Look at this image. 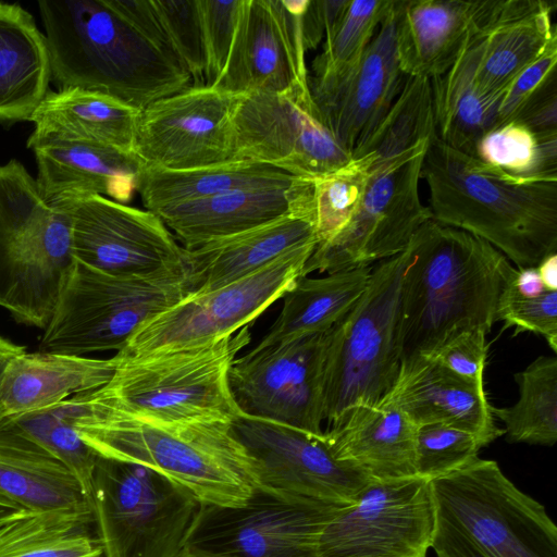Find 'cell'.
I'll use <instances>...</instances> for the list:
<instances>
[{"mask_svg":"<svg viewBox=\"0 0 557 557\" xmlns=\"http://www.w3.org/2000/svg\"><path fill=\"white\" fill-rule=\"evenodd\" d=\"M293 184L289 187L234 190L170 206L153 213L174 233L182 247L190 250L288 214Z\"/></svg>","mask_w":557,"mask_h":557,"instance_id":"f546056e","label":"cell"},{"mask_svg":"<svg viewBox=\"0 0 557 557\" xmlns=\"http://www.w3.org/2000/svg\"><path fill=\"white\" fill-rule=\"evenodd\" d=\"M392 0H349L341 21L324 36L322 52L309 79L314 102L324 116L356 74L366 49Z\"/></svg>","mask_w":557,"mask_h":557,"instance_id":"d590c367","label":"cell"},{"mask_svg":"<svg viewBox=\"0 0 557 557\" xmlns=\"http://www.w3.org/2000/svg\"><path fill=\"white\" fill-rule=\"evenodd\" d=\"M341 508L256 488L242 506L203 505L188 544L224 557H320L322 532Z\"/></svg>","mask_w":557,"mask_h":557,"instance_id":"e0dca14e","label":"cell"},{"mask_svg":"<svg viewBox=\"0 0 557 557\" xmlns=\"http://www.w3.org/2000/svg\"><path fill=\"white\" fill-rule=\"evenodd\" d=\"M436 557H557V528L545 507L494 460L476 458L430 481Z\"/></svg>","mask_w":557,"mask_h":557,"instance_id":"5b68a950","label":"cell"},{"mask_svg":"<svg viewBox=\"0 0 557 557\" xmlns=\"http://www.w3.org/2000/svg\"><path fill=\"white\" fill-rule=\"evenodd\" d=\"M239 95L190 86L141 110L134 153L147 166L187 170L232 161Z\"/></svg>","mask_w":557,"mask_h":557,"instance_id":"ac0fdd59","label":"cell"},{"mask_svg":"<svg viewBox=\"0 0 557 557\" xmlns=\"http://www.w3.org/2000/svg\"><path fill=\"white\" fill-rule=\"evenodd\" d=\"M141 110L79 88L47 92L28 120L34 135L77 139L134 152Z\"/></svg>","mask_w":557,"mask_h":557,"instance_id":"4dcf8cb0","label":"cell"},{"mask_svg":"<svg viewBox=\"0 0 557 557\" xmlns=\"http://www.w3.org/2000/svg\"><path fill=\"white\" fill-rule=\"evenodd\" d=\"M27 510L20 505L11 502L4 496L0 495V523L11 520L17 516L25 513Z\"/></svg>","mask_w":557,"mask_h":557,"instance_id":"11a10c76","label":"cell"},{"mask_svg":"<svg viewBox=\"0 0 557 557\" xmlns=\"http://www.w3.org/2000/svg\"><path fill=\"white\" fill-rule=\"evenodd\" d=\"M51 78L138 110L191 85V77L107 0L39 1Z\"/></svg>","mask_w":557,"mask_h":557,"instance_id":"7a4b0ae2","label":"cell"},{"mask_svg":"<svg viewBox=\"0 0 557 557\" xmlns=\"http://www.w3.org/2000/svg\"><path fill=\"white\" fill-rule=\"evenodd\" d=\"M176 557H224L193 545H187Z\"/></svg>","mask_w":557,"mask_h":557,"instance_id":"9f6ffc18","label":"cell"},{"mask_svg":"<svg viewBox=\"0 0 557 557\" xmlns=\"http://www.w3.org/2000/svg\"><path fill=\"white\" fill-rule=\"evenodd\" d=\"M61 203L71 215L76 261L119 276L187 271L185 249L156 213L98 195Z\"/></svg>","mask_w":557,"mask_h":557,"instance_id":"2e32d148","label":"cell"},{"mask_svg":"<svg viewBox=\"0 0 557 557\" xmlns=\"http://www.w3.org/2000/svg\"><path fill=\"white\" fill-rule=\"evenodd\" d=\"M519 399L510 407L494 408L505 423L510 443L553 446L557 441V358L540 356L515 374Z\"/></svg>","mask_w":557,"mask_h":557,"instance_id":"f35d334b","label":"cell"},{"mask_svg":"<svg viewBox=\"0 0 557 557\" xmlns=\"http://www.w3.org/2000/svg\"><path fill=\"white\" fill-rule=\"evenodd\" d=\"M379 403L398 408L417 428L447 424L478 435L486 445L505 434L495 423L483 385L455 375L430 357L401 362L394 385Z\"/></svg>","mask_w":557,"mask_h":557,"instance_id":"603a6c76","label":"cell"},{"mask_svg":"<svg viewBox=\"0 0 557 557\" xmlns=\"http://www.w3.org/2000/svg\"><path fill=\"white\" fill-rule=\"evenodd\" d=\"M232 161L267 164L295 177L331 173L351 160L313 100L309 83L282 92L239 95Z\"/></svg>","mask_w":557,"mask_h":557,"instance_id":"7c38bea8","label":"cell"},{"mask_svg":"<svg viewBox=\"0 0 557 557\" xmlns=\"http://www.w3.org/2000/svg\"><path fill=\"white\" fill-rule=\"evenodd\" d=\"M27 146L38 164L37 184L50 206L94 195L125 205L137 191L145 166L134 152L90 141L32 134Z\"/></svg>","mask_w":557,"mask_h":557,"instance_id":"ffe728a7","label":"cell"},{"mask_svg":"<svg viewBox=\"0 0 557 557\" xmlns=\"http://www.w3.org/2000/svg\"><path fill=\"white\" fill-rule=\"evenodd\" d=\"M487 446L478 435L456 426L431 423L417 428V476L426 481L447 475L479 458Z\"/></svg>","mask_w":557,"mask_h":557,"instance_id":"7bdbcfd3","label":"cell"},{"mask_svg":"<svg viewBox=\"0 0 557 557\" xmlns=\"http://www.w3.org/2000/svg\"><path fill=\"white\" fill-rule=\"evenodd\" d=\"M536 269L547 290H557V252L546 256Z\"/></svg>","mask_w":557,"mask_h":557,"instance_id":"f5cc1de1","label":"cell"},{"mask_svg":"<svg viewBox=\"0 0 557 557\" xmlns=\"http://www.w3.org/2000/svg\"><path fill=\"white\" fill-rule=\"evenodd\" d=\"M102 557V556H101Z\"/></svg>","mask_w":557,"mask_h":557,"instance_id":"6f0895ef","label":"cell"},{"mask_svg":"<svg viewBox=\"0 0 557 557\" xmlns=\"http://www.w3.org/2000/svg\"><path fill=\"white\" fill-rule=\"evenodd\" d=\"M51 78L46 37L18 4L0 2V121L29 119Z\"/></svg>","mask_w":557,"mask_h":557,"instance_id":"1f68e13d","label":"cell"},{"mask_svg":"<svg viewBox=\"0 0 557 557\" xmlns=\"http://www.w3.org/2000/svg\"><path fill=\"white\" fill-rule=\"evenodd\" d=\"M89 506L102 557H176L203 504L146 467L98 456Z\"/></svg>","mask_w":557,"mask_h":557,"instance_id":"ba28073f","label":"cell"},{"mask_svg":"<svg viewBox=\"0 0 557 557\" xmlns=\"http://www.w3.org/2000/svg\"><path fill=\"white\" fill-rule=\"evenodd\" d=\"M51 207L53 215L38 242L0 255V307L39 329L48 325L75 262L69 209Z\"/></svg>","mask_w":557,"mask_h":557,"instance_id":"44dd1931","label":"cell"},{"mask_svg":"<svg viewBox=\"0 0 557 557\" xmlns=\"http://www.w3.org/2000/svg\"><path fill=\"white\" fill-rule=\"evenodd\" d=\"M433 524L429 481H370L325 525L320 557H426Z\"/></svg>","mask_w":557,"mask_h":557,"instance_id":"5bb4252c","label":"cell"},{"mask_svg":"<svg viewBox=\"0 0 557 557\" xmlns=\"http://www.w3.org/2000/svg\"><path fill=\"white\" fill-rule=\"evenodd\" d=\"M244 0H198L206 54L203 86L222 77L235 41Z\"/></svg>","mask_w":557,"mask_h":557,"instance_id":"bcb514c9","label":"cell"},{"mask_svg":"<svg viewBox=\"0 0 557 557\" xmlns=\"http://www.w3.org/2000/svg\"><path fill=\"white\" fill-rule=\"evenodd\" d=\"M408 249L372 267L351 309L327 332L324 362V420L377 404L401 366L400 287Z\"/></svg>","mask_w":557,"mask_h":557,"instance_id":"52a82bcc","label":"cell"},{"mask_svg":"<svg viewBox=\"0 0 557 557\" xmlns=\"http://www.w3.org/2000/svg\"><path fill=\"white\" fill-rule=\"evenodd\" d=\"M251 341L250 325L195 347L116 359L112 379L90 392L114 411L163 422L221 420L243 416L230 388V371Z\"/></svg>","mask_w":557,"mask_h":557,"instance_id":"8992f818","label":"cell"},{"mask_svg":"<svg viewBox=\"0 0 557 557\" xmlns=\"http://www.w3.org/2000/svg\"><path fill=\"white\" fill-rule=\"evenodd\" d=\"M24 351H26L24 346L17 345L0 335V383L10 361Z\"/></svg>","mask_w":557,"mask_h":557,"instance_id":"db71d44e","label":"cell"},{"mask_svg":"<svg viewBox=\"0 0 557 557\" xmlns=\"http://www.w3.org/2000/svg\"><path fill=\"white\" fill-rule=\"evenodd\" d=\"M436 135L431 79L406 76L387 113L354 152L372 163L400 154Z\"/></svg>","mask_w":557,"mask_h":557,"instance_id":"ab89813d","label":"cell"},{"mask_svg":"<svg viewBox=\"0 0 557 557\" xmlns=\"http://www.w3.org/2000/svg\"><path fill=\"white\" fill-rule=\"evenodd\" d=\"M470 156L507 182H557V132H535L507 121L483 134Z\"/></svg>","mask_w":557,"mask_h":557,"instance_id":"8d00e7d4","label":"cell"},{"mask_svg":"<svg viewBox=\"0 0 557 557\" xmlns=\"http://www.w3.org/2000/svg\"><path fill=\"white\" fill-rule=\"evenodd\" d=\"M430 141L370 164L368 184L354 216L333 239L315 247L302 275L370 267L408 247L416 232L432 219L419 194Z\"/></svg>","mask_w":557,"mask_h":557,"instance_id":"30bf717a","label":"cell"},{"mask_svg":"<svg viewBox=\"0 0 557 557\" xmlns=\"http://www.w3.org/2000/svg\"><path fill=\"white\" fill-rule=\"evenodd\" d=\"M308 245H318L314 226L307 214L292 210L260 226L185 249L186 269L194 293H207Z\"/></svg>","mask_w":557,"mask_h":557,"instance_id":"4316f807","label":"cell"},{"mask_svg":"<svg viewBox=\"0 0 557 557\" xmlns=\"http://www.w3.org/2000/svg\"><path fill=\"white\" fill-rule=\"evenodd\" d=\"M397 10L398 0H392L356 74L324 115L337 140L351 157L387 113L406 79L397 55Z\"/></svg>","mask_w":557,"mask_h":557,"instance_id":"484cf974","label":"cell"},{"mask_svg":"<svg viewBox=\"0 0 557 557\" xmlns=\"http://www.w3.org/2000/svg\"><path fill=\"white\" fill-rule=\"evenodd\" d=\"M315 247L290 250L240 280L190 294L140 325L115 356L129 358L205 345L251 325L302 275Z\"/></svg>","mask_w":557,"mask_h":557,"instance_id":"8fae6325","label":"cell"},{"mask_svg":"<svg viewBox=\"0 0 557 557\" xmlns=\"http://www.w3.org/2000/svg\"><path fill=\"white\" fill-rule=\"evenodd\" d=\"M513 120L535 132H557V81L533 97Z\"/></svg>","mask_w":557,"mask_h":557,"instance_id":"f907efd6","label":"cell"},{"mask_svg":"<svg viewBox=\"0 0 557 557\" xmlns=\"http://www.w3.org/2000/svg\"><path fill=\"white\" fill-rule=\"evenodd\" d=\"M556 65L557 36L506 87L500 101L496 125L513 120L533 97L552 82L557 81Z\"/></svg>","mask_w":557,"mask_h":557,"instance_id":"c3c4849f","label":"cell"},{"mask_svg":"<svg viewBox=\"0 0 557 557\" xmlns=\"http://www.w3.org/2000/svg\"><path fill=\"white\" fill-rule=\"evenodd\" d=\"M232 430L255 462L258 488L281 498L346 507L371 481L338 461L323 436L246 416Z\"/></svg>","mask_w":557,"mask_h":557,"instance_id":"9a60e30c","label":"cell"},{"mask_svg":"<svg viewBox=\"0 0 557 557\" xmlns=\"http://www.w3.org/2000/svg\"><path fill=\"white\" fill-rule=\"evenodd\" d=\"M431 84L437 138L470 156L478 139L497 124L504 92L488 95L478 87L468 45L448 71Z\"/></svg>","mask_w":557,"mask_h":557,"instance_id":"e575fe53","label":"cell"},{"mask_svg":"<svg viewBox=\"0 0 557 557\" xmlns=\"http://www.w3.org/2000/svg\"><path fill=\"white\" fill-rule=\"evenodd\" d=\"M490 0H398L396 47L405 76L443 75L467 47Z\"/></svg>","mask_w":557,"mask_h":557,"instance_id":"d4e9b609","label":"cell"},{"mask_svg":"<svg viewBox=\"0 0 557 557\" xmlns=\"http://www.w3.org/2000/svg\"><path fill=\"white\" fill-rule=\"evenodd\" d=\"M421 178L434 221L487 242L518 269L557 252V182H507L436 135Z\"/></svg>","mask_w":557,"mask_h":557,"instance_id":"277c9868","label":"cell"},{"mask_svg":"<svg viewBox=\"0 0 557 557\" xmlns=\"http://www.w3.org/2000/svg\"><path fill=\"white\" fill-rule=\"evenodd\" d=\"M90 400L91 413L75 426L98 456L146 467L209 506H242L259 487L255 462L231 422L147 420Z\"/></svg>","mask_w":557,"mask_h":557,"instance_id":"3957f363","label":"cell"},{"mask_svg":"<svg viewBox=\"0 0 557 557\" xmlns=\"http://www.w3.org/2000/svg\"><path fill=\"white\" fill-rule=\"evenodd\" d=\"M295 180L276 168L251 161H228L187 170L145 165L137 193L145 208L156 212L234 190L289 187Z\"/></svg>","mask_w":557,"mask_h":557,"instance_id":"836d02e7","label":"cell"},{"mask_svg":"<svg viewBox=\"0 0 557 557\" xmlns=\"http://www.w3.org/2000/svg\"><path fill=\"white\" fill-rule=\"evenodd\" d=\"M172 51L195 82L203 86L206 54L198 0H150Z\"/></svg>","mask_w":557,"mask_h":557,"instance_id":"ee69618b","label":"cell"},{"mask_svg":"<svg viewBox=\"0 0 557 557\" xmlns=\"http://www.w3.org/2000/svg\"><path fill=\"white\" fill-rule=\"evenodd\" d=\"M509 286L517 295L525 298L537 297L547 290L536 267L516 268Z\"/></svg>","mask_w":557,"mask_h":557,"instance_id":"816d5d0a","label":"cell"},{"mask_svg":"<svg viewBox=\"0 0 557 557\" xmlns=\"http://www.w3.org/2000/svg\"><path fill=\"white\" fill-rule=\"evenodd\" d=\"M372 267L300 275L283 298V308L253 351L333 327L364 290Z\"/></svg>","mask_w":557,"mask_h":557,"instance_id":"d6a6232c","label":"cell"},{"mask_svg":"<svg viewBox=\"0 0 557 557\" xmlns=\"http://www.w3.org/2000/svg\"><path fill=\"white\" fill-rule=\"evenodd\" d=\"M116 359H95L57 352L24 351L8 364L0 383V418L57 405L70 396L103 387Z\"/></svg>","mask_w":557,"mask_h":557,"instance_id":"83f0119b","label":"cell"},{"mask_svg":"<svg viewBox=\"0 0 557 557\" xmlns=\"http://www.w3.org/2000/svg\"><path fill=\"white\" fill-rule=\"evenodd\" d=\"M369 176L370 163L361 156L331 173L302 177L305 206L317 233V246L329 243L348 224Z\"/></svg>","mask_w":557,"mask_h":557,"instance_id":"60d3db41","label":"cell"},{"mask_svg":"<svg viewBox=\"0 0 557 557\" xmlns=\"http://www.w3.org/2000/svg\"><path fill=\"white\" fill-rule=\"evenodd\" d=\"M194 292L187 271L119 276L75 260L39 349L75 356L120 351L140 325Z\"/></svg>","mask_w":557,"mask_h":557,"instance_id":"9c48e42d","label":"cell"},{"mask_svg":"<svg viewBox=\"0 0 557 557\" xmlns=\"http://www.w3.org/2000/svg\"><path fill=\"white\" fill-rule=\"evenodd\" d=\"M89 393L74 395L47 408L2 418L62 461L78 481L88 503L98 455L83 441L75 424L92 411Z\"/></svg>","mask_w":557,"mask_h":557,"instance_id":"74e56055","label":"cell"},{"mask_svg":"<svg viewBox=\"0 0 557 557\" xmlns=\"http://www.w3.org/2000/svg\"><path fill=\"white\" fill-rule=\"evenodd\" d=\"M487 332L469 329L455 333L429 356L455 375L476 385H483L487 357Z\"/></svg>","mask_w":557,"mask_h":557,"instance_id":"681fc988","label":"cell"},{"mask_svg":"<svg viewBox=\"0 0 557 557\" xmlns=\"http://www.w3.org/2000/svg\"><path fill=\"white\" fill-rule=\"evenodd\" d=\"M400 287L401 362L429 357L449 336L488 332L516 270L487 242L433 219L413 235Z\"/></svg>","mask_w":557,"mask_h":557,"instance_id":"6da1fadb","label":"cell"},{"mask_svg":"<svg viewBox=\"0 0 557 557\" xmlns=\"http://www.w3.org/2000/svg\"><path fill=\"white\" fill-rule=\"evenodd\" d=\"M309 0H244L225 71L215 86L233 95L282 92L309 83L304 14Z\"/></svg>","mask_w":557,"mask_h":557,"instance_id":"d6986e66","label":"cell"},{"mask_svg":"<svg viewBox=\"0 0 557 557\" xmlns=\"http://www.w3.org/2000/svg\"><path fill=\"white\" fill-rule=\"evenodd\" d=\"M553 7L541 0H493L468 48L474 82L488 95H500L557 36Z\"/></svg>","mask_w":557,"mask_h":557,"instance_id":"7402d4cb","label":"cell"},{"mask_svg":"<svg viewBox=\"0 0 557 557\" xmlns=\"http://www.w3.org/2000/svg\"><path fill=\"white\" fill-rule=\"evenodd\" d=\"M52 214L53 207L21 162L0 165V255L36 243Z\"/></svg>","mask_w":557,"mask_h":557,"instance_id":"b9f144b4","label":"cell"},{"mask_svg":"<svg viewBox=\"0 0 557 557\" xmlns=\"http://www.w3.org/2000/svg\"><path fill=\"white\" fill-rule=\"evenodd\" d=\"M90 525L88 515L26 511L0 523V557H14Z\"/></svg>","mask_w":557,"mask_h":557,"instance_id":"f6af8a7d","label":"cell"},{"mask_svg":"<svg viewBox=\"0 0 557 557\" xmlns=\"http://www.w3.org/2000/svg\"><path fill=\"white\" fill-rule=\"evenodd\" d=\"M327 332L236 358L228 381L243 416L323 436Z\"/></svg>","mask_w":557,"mask_h":557,"instance_id":"4fadbf2b","label":"cell"},{"mask_svg":"<svg viewBox=\"0 0 557 557\" xmlns=\"http://www.w3.org/2000/svg\"><path fill=\"white\" fill-rule=\"evenodd\" d=\"M417 426L398 408L377 403L347 410L327 426L323 441L332 455L371 481L417 476Z\"/></svg>","mask_w":557,"mask_h":557,"instance_id":"cb8c5ba5","label":"cell"},{"mask_svg":"<svg viewBox=\"0 0 557 557\" xmlns=\"http://www.w3.org/2000/svg\"><path fill=\"white\" fill-rule=\"evenodd\" d=\"M496 321H503L505 327H516V334L524 331L540 334L557 351V290L525 298L517 295L508 283L498 300Z\"/></svg>","mask_w":557,"mask_h":557,"instance_id":"7dc6e473","label":"cell"},{"mask_svg":"<svg viewBox=\"0 0 557 557\" xmlns=\"http://www.w3.org/2000/svg\"><path fill=\"white\" fill-rule=\"evenodd\" d=\"M0 495L30 511L92 516L78 481L64 463L2 418Z\"/></svg>","mask_w":557,"mask_h":557,"instance_id":"f1b7e54d","label":"cell"}]
</instances>
